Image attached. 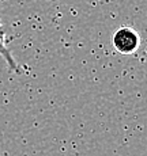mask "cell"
<instances>
[{
	"label": "cell",
	"mask_w": 147,
	"mask_h": 156,
	"mask_svg": "<svg viewBox=\"0 0 147 156\" xmlns=\"http://www.w3.org/2000/svg\"><path fill=\"white\" fill-rule=\"evenodd\" d=\"M112 44L113 48L121 55H132L140 46V35L132 27L123 26L115 31Z\"/></svg>",
	"instance_id": "cell-1"
},
{
	"label": "cell",
	"mask_w": 147,
	"mask_h": 156,
	"mask_svg": "<svg viewBox=\"0 0 147 156\" xmlns=\"http://www.w3.org/2000/svg\"><path fill=\"white\" fill-rule=\"evenodd\" d=\"M0 56L6 60L10 72H13V73H23V68L17 62V60H15L14 56L11 55L10 49L7 48V42H6V31H4V29H3L2 22H0Z\"/></svg>",
	"instance_id": "cell-2"
},
{
	"label": "cell",
	"mask_w": 147,
	"mask_h": 156,
	"mask_svg": "<svg viewBox=\"0 0 147 156\" xmlns=\"http://www.w3.org/2000/svg\"><path fill=\"white\" fill-rule=\"evenodd\" d=\"M0 156H8V154L4 152V151H0Z\"/></svg>",
	"instance_id": "cell-3"
}]
</instances>
